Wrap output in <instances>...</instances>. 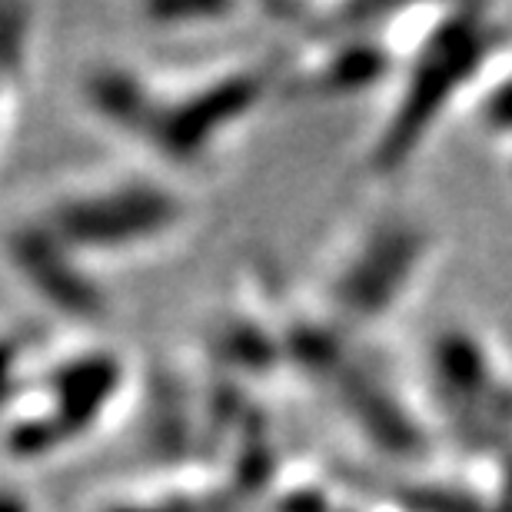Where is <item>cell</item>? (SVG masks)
<instances>
[{"mask_svg":"<svg viewBox=\"0 0 512 512\" xmlns=\"http://www.w3.org/2000/svg\"><path fill=\"white\" fill-rule=\"evenodd\" d=\"M30 40H34V10L0 7V143L10 130L20 84L27 77Z\"/></svg>","mask_w":512,"mask_h":512,"instance_id":"obj_4","label":"cell"},{"mask_svg":"<svg viewBox=\"0 0 512 512\" xmlns=\"http://www.w3.org/2000/svg\"><path fill=\"white\" fill-rule=\"evenodd\" d=\"M20 376H24V366H20V343L10 340V336H0V406L10 409V403L17 399Z\"/></svg>","mask_w":512,"mask_h":512,"instance_id":"obj_5","label":"cell"},{"mask_svg":"<svg viewBox=\"0 0 512 512\" xmlns=\"http://www.w3.org/2000/svg\"><path fill=\"white\" fill-rule=\"evenodd\" d=\"M270 77L253 64H227L200 77L167 80L130 64H97L80 80L84 110L133 140L163 167L203 163L263 100Z\"/></svg>","mask_w":512,"mask_h":512,"instance_id":"obj_1","label":"cell"},{"mask_svg":"<svg viewBox=\"0 0 512 512\" xmlns=\"http://www.w3.org/2000/svg\"><path fill=\"white\" fill-rule=\"evenodd\" d=\"M0 250H4L7 270L47 310L80 323L97 320L107 310V296L94 266L70 253L64 243H57L34 217L7 227Z\"/></svg>","mask_w":512,"mask_h":512,"instance_id":"obj_3","label":"cell"},{"mask_svg":"<svg viewBox=\"0 0 512 512\" xmlns=\"http://www.w3.org/2000/svg\"><path fill=\"white\" fill-rule=\"evenodd\" d=\"M57 243L97 263L143 256L187 230L193 200L163 170H107L60 183L34 210Z\"/></svg>","mask_w":512,"mask_h":512,"instance_id":"obj_2","label":"cell"},{"mask_svg":"<svg viewBox=\"0 0 512 512\" xmlns=\"http://www.w3.org/2000/svg\"><path fill=\"white\" fill-rule=\"evenodd\" d=\"M0 512H30L27 503L14 493H0Z\"/></svg>","mask_w":512,"mask_h":512,"instance_id":"obj_6","label":"cell"}]
</instances>
